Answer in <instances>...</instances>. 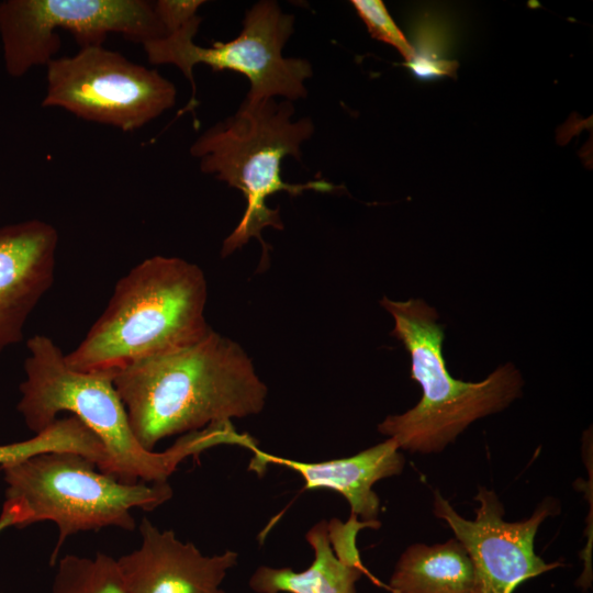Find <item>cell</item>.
Instances as JSON below:
<instances>
[{"label":"cell","mask_w":593,"mask_h":593,"mask_svg":"<svg viewBox=\"0 0 593 593\" xmlns=\"http://www.w3.org/2000/svg\"><path fill=\"white\" fill-rule=\"evenodd\" d=\"M113 383L149 451L169 436L258 414L267 398L245 350L212 329L194 344L131 365Z\"/></svg>","instance_id":"obj_1"},{"label":"cell","mask_w":593,"mask_h":593,"mask_svg":"<svg viewBox=\"0 0 593 593\" xmlns=\"http://www.w3.org/2000/svg\"><path fill=\"white\" fill-rule=\"evenodd\" d=\"M208 284L197 265L153 256L133 267L81 343L65 355L81 372L114 378L131 365L203 338Z\"/></svg>","instance_id":"obj_2"},{"label":"cell","mask_w":593,"mask_h":593,"mask_svg":"<svg viewBox=\"0 0 593 593\" xmlns=\"http://www.w3.org/2000/svg\"><path fill=\"white\" fill-rule=\"evenodd\" d=\"M26 347L18 411L27 428L41 433L59 413H71L101 441L108 456L102 472L123 482H167L182 460L224 444L223 429L210 425L183 435L165 451L146 450L131 428L113 378L70 368L45 335H34Z\"/></svg>","instance_id":"obj_3"},{"label":"cell","mask_w":593,"mask_h":593,"mask_svg":"<svg viewBox=\"0 0 593 593\" xmlns=\"http://www.w3.org/2000/svg\"><path fill=\"white\" fill-rule=\"evenodd\" d=\"M380 304L393 317L391 334L407 350L411 378L422 388L414 407L389 415L378 425V432L393 439L400 450L439 452L471 423L503 411L522 395L523 377L510 362L479 382L455 379L443 354L444 325L436 309L424 300L383 296Z\"/></svg>","instance_id":"obj_4"},{"label":"cell","mask_w":593,"mask_h":593,"mask_svg":"<svg viewBox=\"0 0 593 593\" xmlns=\"http://www.w3.org/2000/svg\"><path fill=\"white\" fill-rule=\"evenodd\" d=\"M294 105L275 98L257 102L243 101L236 113L203 132L190 147L202 172L239 190L246 210L230 236L222 255L227 256L256 237L264 247L261 231L283 230L279 209H270L266 199L286 191L300 195L304 191L332 192L339 187L326 180L288 183L281 178V161L287 156L301 157V145L314 133L310 118L292 121Z\"/></svg>","instance_id":"obj_5"},{"label":"cell","mask_w":593,"mask_h":593,"mask_svg":"<svg viewBox=\"0 0 593 593\" xmlns=\"http://www.w3.org/2000/svg\"><path fill=\"white\" fill-rule=\"evenodd\" d=\"M7 484L0 533L51 521L58 528L55 564L64 542L79 532L116 527L134 530L132 510L150 511L171 499L167 482H123L87 457L48 451L0 467Z\"/></svg>","instance_id":"obj_6"},{"label":"cell","mask_w":593,"mask_h":593,"mask_svg":"<svg viewBox=\"0 0 593 593\" xmlns=\"http://www.w3.org/2000/svg\"><path fill=\"white\" fill-rule=\"evenodd\" d=\"M202 19L197 15L178 31L143 44L153 65L171 64L189 80L192 92L188 104L178 112H192L198 102L193 67L204 64L213 71L232 70L247 77L248 102L283 97L294 101L305 98V80L313 76L306 59L284 57L282 49L294 32V15L284 13L276 1L262 0L246 11L243 30L228 42H213L210 47L193 42Z\"/></svg>","instance_id":"obj_7"},{"label":"cell","mask_w":593,"mask_h":593,"mask_svg":"<svg viewBox=\"0 0 593 593\" xmlns=\"http://www.w3.org/2000/svg\"><path fill=\"white\" fill-rule=\"evenodd\" d=\"M58 29L80 48L102 46L110 33L142 45L167 36L154 4L144 0H4L0 38L7 72L18 78L46 66L60 47Z\"/></svg>","instance_id":"obj_8"},{"label":"cell","mask_w":593,"mask_h":593,"mask_svg":"<svg viewBox=\"0 0 593 593\" xmlns=\"http://www.w3.org/2000/svg\"><path fill=\"white\" fill-rule=\"evenodd\" d=\"M46 67L42 107L61 108L124 132L141 128L176 103L171 81L103 45L55 57Z\"/></svg>","instance_id":"obj_9"},{"label":"cell","mask_w":593,"mask_h":593,"mask_svg":"<svg viewBox=\"0 0 593 593\" xmlns=\"http://www.w3.org/2000/svg\"><path fill=\"white\" fill-rule=\"evenodd\" d=\"M474 519L459 515L450 503L434 492L433 512L445 521L467 550L474 569L473 593H513L524 581L560 567L536 555L534 541L541 523L559 513L553 499L544 500L530 517L504 521L503 503L493 490L479 489Z\"/></svg>","instance_id":"obj_10"},{"label":"cell","mask_w":593,"mask_h":593,"mask_svg":"<svg viewBox=\"0 0 593 593\" xmlns=\"http://www.w3.org/2000/svg\"><path fill=\"white\" fill-rule=\"evenodd\" d=\"M139 533V547L116 559L128 593H215L237 563V552L205 556L147 518Z\"/></svg>","instance_id":"obj_11"},{"label":"cell","mask_w":593,"mask_h":593,"mask_svg":"<svg viewBox=\"0 0 593 593\" xmlns=\"http://www.w3.org/2000/svg\"><path fill=\"white\" fill-rule=\"evenodd\" d=\"M58 233L41 220L0 227V351L23 339L27 317L54 280Z\"/></svg>","instance_id":"obj_12"},{"label":"cell","mask_w":593,"mask_h":593,"mask_svg":"<svg viewBox=\"0 0 593 593\" xmlns=\"http://www.w3.org/2000/svg\"><path fill=\"white\" fill-rule=\"evenodd\" d=\"M379 528L378 522H362L350 514L320 521L305 534L313 550L311 564L302 570L261 566L249 579L256 593H356V583L366 572L356 545L363 528Z\"/></svg>","instance_id":"obj_13"},{"label":"cell","mask_w":593,"mask_h":593,"mask_svg":"<svg viewBox=\"0 0 593 593\" xmlns=\"http://www.w3.org/2000/svg\"><path fill=\"white\" fill-rule=\"evenodd\" d=\"M251 452L249 469L262 473L268 465L288 468L301 475L307 491L323 489L342 494L350 514L362 522H379L380 500L373 485L400 474L405 466L398 444L391 438L350 457L315 462L273 456L258 447Z\"/></svg>","instance_id":"obj_14"},{"label":"cell","mask_w":593,"mask_h":593,"mask_svg":"<svg viewBox=\"0 0 593 593\" xmlns=\"http://www.w3.org/2000/svg\"><path fill=\"white\" fill-rule=\"evenodd\" d=\"M474 581L467 550L451 538L409 546L394 567L389 588L393 593H473Z\"/></svg>","instance_id":"obj_15"},{"label":"cell","mask_w":593,"mask_h":593,"mask_svg":"<svg viewBox=\"0 0 593 593\" xmlns=\"http://www.w3.org/2000/svg\"><path fill=\"white\" fill-rule=\"evenodd\" d=\"M48 451L80 454L97 465L105 459V451L97 436L74 415L57 418L34 437L0 445V467Z\"/></svg>","instance_id":"obj_16"},{"label":"cell","mask_w":593,"mask_h":593,"mask_svg":"<svg viewBox=\"0 0 593 593\" xmlns=\"http://www.w3.org/2000/svg\"><path fill=\"white\" fill-rule=\"evenodd\" d=\"M52 593H128L113 557L67 555L56 561Z\"/></svg>","instance_id":"obj_17"},{"label":"cell","mask_w":593,"mask_h":593,"mask_svg":"<svg viewBox=\"0 0 593 593\" xmlns=\"http://www.w3.org/2000/svg\"><path fill=\"white\" fill-rule=\"evenodd\" d=\"M351 4L373 38L396 48L405 58V61H409L414 56L412 45L395 24L381 0H353Z\"/></svg>","instance_id":"obj_18"},{"label":"cell","mask_w":593,"mask_h":593,"mask_svg":"<svg viewBox=\"0 0 593 593\" xmlns=\"http://www.w3.org/2000/svg\"><path fill=\"white\" fill-rule=\"evenodd\" d=\"M202 0H159L154 2V10L164 25L167 35L178 31L198 14Z\"/></svg>","instance_id":"obj_19"},{"label":"cell","mask_w":593,"mask_h":593,"mask_svg":"<svg viewBox=\"0 0 593 593\" xmlns=\"http://www.w3.org/2000/svg\"><path fill=\"white\" fill-rule=\"evenodd\" d=\"M411 72L421 80H433L441 77H455L458 61L451 59H424L412 57L405 61Z\"/></svg>","instance_id":"obj_20"},{"label":"cell","mask_w":593,"mask_h":593,"mask_svg":"<svg viewBox=\"0 0 593 593\" xmlns=\"http://www.w3.org/2000/svg\"><path fill=\"white\" fill-rule=\"evenodd\" d=\"M215 593H225V592L221 589V590H219V591L215 592Z\"/></svg>","instance_id":"obj_21"}]
</instances>
